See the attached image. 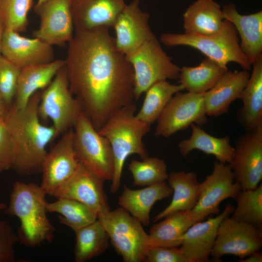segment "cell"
Instances as JSON below:
<instances>
[{
	"label": "cell",
	"mask_w": 262,
	"mask_h": 262,
	"mask_svg": "<svg viewBox=\"0 0 262 262\" xmlns=\"http://www.w3.org/2000/svg\"><path fill=\"white\" fill-rule=\"evenodd\" d=\"M1 55L19 69L46 64L54 60L52 46L37 38H28L19 33L5 30L1 45Z\"/></svg>",
	"instance_id": "ac0fdd59"
},
{
	"label": "cell",
	"mask_w": 262,
	"mask_h": 262,
	"mask_svg": "<svg viewBox=\"0 0 262 262\" xmlns=\"http://www.w3.org/2000/svg\"><path fill=\"white\" fill-rule=\"evenodd\" d=\"M82 107L69 88L65 66L40 93L38 111L40 119H49L56 137L73 128Z\"/></svg>",
	"instance_id": "9c48e42d"
},
{
	"label": "cell",
	"mask_w": 262,
	"mask_h": 262,
	"mask_svg": "<svg viewBox=\"0 0 262 262\" xmlns=\"http://www.w3.org/2000/svg\"><path fill=\"white\" fill-rule=\"evenodd\" d=\"M184 33L211 35L219 32L224 19L222 9L213 0H197L183 14Z\"/></svg>",
	"instance_id": "d4e9b609"
},
{
	"label": "cell",
	"mask_w": 262,
	"mask_h": 262,
	"mask_svg": "<svg viewBox=\"0 0 262 262\" xmlns=\"http://www.w3.org/2000/svg\"><path fill=\"white\" fill-rule=\"evenodd\" d=\"M172 193V188L165 181L137 190L124 185L118 203L142 225L148 226L153 205L158 201L168 198Z\"/></svg>",
	"instance_id": "603a6c76"
},
{
	"label": "cell",
	"mask_w": 262,
	"mask_h": 262,
	"mask_svg": "<svg viewBox=\"0 0 262 262\" xmlns=\"http://www.w3.org/2000/svg\"><path fill=\"white\" fill-rule=\"evenodd\" d=\"M46 195L40 185L34 183L16 181L13 184L9 204L3 211L19 219L17 235L25 246L35 247L54 238L55 229L47 215Z\"/></svg>",
	"instance_id": "3957f363"
},
{
	"label": "cell",
	"mask_w": 262,
	"mask_h": 262,
	"mask_svg": "<svg viewBox=\"0 0 262 262\" xmlns=\"http://www.w3.org/2000/svg\"><path fill=\"white\" fill-rule=\"evenodd\" d=\"M190 137L180 142L178 147L181 155L185 156L194 149L199 150L215 157L218 162L229 164L234 154V147L230 143V137H216L208 134L199 125L192 124Z\"/></svg>",
	"instance_id": "83f0119b"
},
{
	"label": "cell",
	"mask_w": 262,
	"mask_h": 262,
	"mask_svg": "<svg viewBox=\"0 0 262 262\" xmlns=\"http://www.w3.org/2000/svg\"><path fill=\"white\" fill-rule=\"evenodd\" d=\"M5 30V28L4 24L0 17V56L1 55V45Z\"/></svg>",
	"instance_id": "7bdbcfd3"
},
{
	"label": "cell",
	"mask_w": 262,
	"mask_h": 262,
	"mask_svg": "<svg viewBox=\"0 0 262 262\" xmlns=\"http://www.w3.org/2000/svg\"><path fill=\"white\" fill-rule=\"evenodd\" d=\"M64 65V60L58 59L21 69L12 105L17 109L25 107L32 96L40 89H45Z\"/></svg>",
	"instance_id": "cb8c5ba5"
},
{
	"label": "cell",
	"mask_w": 262,
	"mask_h": 262,
	"mask_svg": "<svg viewBox=\"0 0 262 262\" xmlns=\"http://www.w3.org/2000/svg\"><path fill=\"white\" fill-rule=\"evenodd\" d=\"M250 75L246 70L224 73L213 87L204 93L207 115L218 116L227 113L231 103L240 98Z\"/></svg>",
	"instance_id": "7402d4cb"
},
{
	"label": "cell",
	"mask_w": 262,
	"mask_h": 262,
	"mask_svg": "<svg viewBox=\"0 0 262 262\" xmlns=\"http://www.w3.org/2000/svg\"><path fill=\"white\" fill-rule=\"evenodd\" d=\"M126 5L125 0H72L74 29L112 27Z\"/></svg>",
	"instance_id": "ffe728a7"
},
{
	"label": "cell",
	"mask_w": 262,
	"mask_h": 262,
	"mask_svg": "<svg viewBox=\"0 0 262 262\" xmlns=\"http://www.w3.org/2000/svg\"><path fill=\"white\" fill-rule=\"evenodd\" d=\"M47 0H38L37 4H40L43 2H44Z\"/></svg>",
	"instance_id": "f6af8a7d"
},
{
	"label": "cell",
	"mask_w": 262,
	"mask_h": 262,
	"mask_svg": "<svg viewBox=\"0 0 262 262\" xmlns=\"http://www.w3.org/2000/svg\"><path fill=\"white\" fill-rule=\"evenodd\" d=\"M144 262H188V261L180 247L153 246L148 250Z\"/></svg>",
	"instance_id": "ab89813d"
},
{
	"label": "cell",
	"mask_w": 262,
	"mask_h": 262,
	"mask_svg": "<svg viewBox=\"0 0 262 262\" xmlns=\"http://www.w3.org/2000/svg\"><path fill=\"white\" fill-rule=\"evenodd\" d=\"M229 164L242 190L258 186L262 179V125L237 139Z\"/></svg>",
	"instance_id": "9a60e30c"
},
{
	"label": "cell",
	"mask_w": 262,
	"mask_h": 262,
	"mask_svg": "<svg viewBox=\"0 0 262 262\" xmlns=\"http://www.w3.org/2000/svg\"><path fill=\"white\" fill-rule=\"evenodd\" d=\"M224 19L232 23L240 39V48L251 65L262 56V11L242 15L235 5H225L222 9Z\"/></svg>",
	"instance_id": "44dd1931"
},
{
	"label": "cell",
	"mask_w": 262,
	"mask_h": 262,
	"mask_svg": "<svg viewBox=\"0 0 262 262\" xmlns=\"http://www.w3.org/2000/svg\"><path fill=\"white\" fill-rule=\"evenodd\" d=\"M109 29L75 30L64 60L71 92L98 131L135 100L132 68Z\"/></svg>",
	"instance_id": "6da1fadb"
},
{
	"label": "cell",
	"mask_w": 262,
	"mask_h": 262,
	"mask_svg": "<svg viewBox=\"0 0 262 262\" xmlns=\"http://www.w3.org/2000/svg\"><path fill=\"white\" fill-rule=\"evenodd\" d=\"M168 185L173 190L170 203L161 212L153 217V222L177 211H191L198 198L199 182L196 173L183 171H172L168 174Z\"/></svg>",
	"instance_id": "4316f807"
},
{
	"label": "cell",
	"mask_w": 262,
	"mask_h": 262,
	"mask_svg": "<svg viewBox=\"0 0 262 262\" xmlns=\"http://www.w3.org/2000/svg\"><path fill=\"white\" fill-rule=\"evenodd\" d=\"M247 258L245 259L240 260L239 261L241 262H262V255L258 251L254 252L251 253L248 256Z\"/></svg>",
	"instance_id": "b9f144b4"
},
{
	"label": "cell",
	"mask_w": 262,
	"mask_h": 262,
	"mask_svg": "<svg viewBox=\"0 0 262 262\" xmlns=\"http://www.w3.org/2000/svg\"><path fill=\"white\" fill-rule=\"evenodd\" d=\"M15 147L12 136L4 122L0 123V172L12 168Z\"/></svg>",
	"instance_id": "f35d334b"
},
{
	"label": "cell",
	"mask_w": 262,
	"mask_h": 262,
	"mask_svg": "<svg viewBox=\"0 0 262 262\" xmlns=\"http://www.w3.org/2000/svg\"><path fill=\"white\" fill-rule=\"evenodd\" d=\"M234 209L232 205L227 204L216 216L196 222L187 229L180 248L188 262L209 261L219 226L225 218L233 213Z\"/></svg>",
	"instance_id": "d6986e66"
},
{
	"label": "cell",
	"mask_w": 262,
	"mask_h": 262,
	"mask_svg": "<svg viewBox=\"0 0 262 262\" xmlns=\"http://www.w3.org/2000/svg\"><path fill=\"white\" fill-rule=\"evenodd\" d=\"M207 116L204 93L178 92L157 119L155 135L168 137L192 124L203 125L207 123Z\"/></svg>",
	"instance_id": "8fae6325"
},
{
	"label": "cell",
	"mask_w": 262,
	"mask_h": 262,
	"mask_svg": "<svg viewBox=\"0 0 262 262\" xmlns=\"http://www.w3.org/2000/svg\"><path fill=\"white\" fill-rule=\"evenodd\" d=\"M234 180L229 164L214 162L212 173L199 183L198 200L190 212L195 223L203 221L210 215L218 214L219 205L223 201L229 198H235L242 188Z\"/></svg>",
	"instance_id": "30bf717a"
},
{
	"label": "cell",
	"mask_w": 262,
	"mask_h": 262,
	"mask_svg": "<svg viewBox=\"0 0 262 262\" xmlns=\"http://www.w3.org/2000/svg\"><path fill=\"white\" fill-rule=\"evenodd\" d=\"M190 211H180L172 213L161 222L153 225L148 236L151 247H178L180 246L183 235L195 222Z\"/></svg>",
	"instance_id": "f1b7e54d"
},
{
	"label": "cell",
	"mask_w": 262,
	"mask_h": 262,
	"mask_svg": "<svg viewBox=\"0 0 262 262\" xmlns=\"http://www.w3.org/2000/svg\"><path fill=\"white\" fill-rule=\"evenodd\" d=\"M62 134L47 152L42 165L40 186L46 195L53 196L72 177L80 164L74 147L73 128Z\"/></svg>",
	"instance_id": "4fadbf2b"
},
{
	"label": "cell",
	"mask_w": 262,
	"mask_h": 262,
	"mask_svg": "<svg viewBox=\"0 0 262 262\" xmlns=\"http://www.w3.org/2000/svg\"><path fill=\"white\" fill-rule=\"evenodd\" d=\"M228 70V67L206 57L197 66L180 67L179 82L189 92L203 94L211 89Z\"/></svg>",
	"instance_id": "f546056e"
},
{
	"label": "cell",
	"mask_w": 262,
	"mask_h": 262,
	"mask_svg": "<svg viewBox=\"0 0 262 262\" xmlns=\"http://www.w3.org/2000/svg\"><path fill=\"white\" fill-rule=\"evenodd\" d=\"M252 72L240 98L243 106L238 120L247 131H251L262 125V56L254 61Z\"/></svg>",
	"instance_id": "484cf974"
},
{
	"label": "cell",
	"mask_w": 262,
	"mask_h": 262,
	"mask_svg": "<svg viewBox=\"0 0 262 262\" xmlns=\"http://www.w3.org/2000/svg\"><path fill=\"white\" fill-rule=\"evenodd\" d=\"M20 69L0 56V94L11 107L14 100Z\"/></svg>",
	"instance_id": "8d00e7d4"
},
{
	"label": "cell",
	"mask_w": 262,
	"mask_h": 262,
	"mask_svg": "<svg viewBox=\"0 0 262 262\" xmlns=\"http://www.w3.org/2000/svg\"><path fill=\"white\" fill-rule=\"evenodd\" d=\"M149 14L141 9L139 0L126 4L112 27L119 51L127 55L155 36L149 27Z\"/></svg>",
	"instance_id": "2e32d148"
},
{
	"label": "cell",
	"mask_w": 262,
	"mask_h": 262,
	"mask_svg": "<svg viewBox=\"0 0 262 262\" xmlns=\"http://www.w3.org/2000/svg\"><path fill=\"white\" fill-rule=\"evenodd\" d=\"M74 232V257L77 262H85L97 257L109 246L108 234L98 219Z\"/></svg>",
	"instance_id": "4dcf8cb0"
},
{
	"label": "cell",
	"mask_w": 262,
	"mask_h": 262,
	"mask_svg": "<svg viewBox=\"0 0 262 262\" xmlns=\"http://www.w3.org/2000/svg\"><path fill=\"white\" fill-rule=\"evenodd\" d=\"M125 57L133 71L135 100L154 83L179 79L180 67L172 62L155 35Z\"/></svg>",
	"instance_id": "52a82bcc"
},
{
	"label": "cell",
	"mask_w": 262,
	"mask_h": 262,
	"mask_svg": "<svg viewBox=\"0 0 262 262\" xmlns=\"http://www.w3.org/2000/svg\"><path fill=\"white\" fill-rule=\"evenodd\" d=\"M18 242L17 233L11 224L7 221L0 219V262H14V247Z\"/></svg>",
	"instance_id": "74e56055"
},
{
	"label": "cell",
	"mask_w": 262,
	"mask_h": 262,
	"mask_svg": "<svg viewBox=\"0 0 262 262\" xmlns=\"http://www.w3.org/2000/svg\"><path fill=\"white\" fill-rule=\"evenodd\" d=\"M184 89L181 84H171L167 80L154 83L145 92L144 102L136 117L151 126L157 120L172 97Z\"/></svg>",
	"instance_id": "1f68e13d"
},
{
	"label": "cell",
	"mask_w": 262,
	"mask_h": 262,
	"mask_svg": "<svg viewBox=\"0 0 262 262\" xmlns=\"http://www.w3.org/2000/svg\"><path fill=\"white\" fill-rule=\"evenodd\" d=\"M98 220L124 262L145 261L150 247L149 239L138 220L121 207L99 215Z\"/></svg>",
	"instance_id": "8992f818"
},
{
	"label": "cell",
	"mask_w": 262,
	"mask_h": 262,
	"mask_svg": "<svg viewBox=\"0 0 262 262\" xmlns=\"http://www.w3.org/2000/svg\"><path fill=\"white\" fill-rule=\"evenodd\" d=\"M235 199L237 202L232 216L261 229L262 226V185L253 189L242 190Z\"/></svg>",
	"instance_id": "836d02e7"
},
{
	"label": "cell",
	"mask_w": 262,
	"mask_h": 262,
	"mask_svg": "<svg viewBox=\"0 0 262 262\" xmlns=\"http://www.w3.org/2000/svg\"><path fill=\"white\" fill-rule=\"evenodd\" d=\"M128 169L136 186H147L165 181L168 176L164 160L157 157H147L142 161L132 160Z\"/></svg>",
	"instance_id": "e575fe53"
},
{
	"label": "cell",
	"mask_w": 262,
	"mask_h": 262,
	"mask_svg": "<svg viewBox=\"0 0 262 262\" xmlns=\"http://www.w3.org/2000/svg\"><path fill=\"white\" fill-rule=\"evenodd\" d=\"M10 108L0 94V123L5 121Z\"/></svg>",
	"instance_id": "60d3db41"
},
{
	"label": "cell",
	"mask_w": 262,
	"mask_h": 262,
	"mask_svg": "<svg viewBox=\"0 0 262 262\" xmlns=\"http://www.w3.org/2000/svg\"><path fill=\"white\" fill-rule=\"evenodd\" d=\"M33 4V0H0V17L5 30L25 31Z\"/></svg>",
	"instance_id": "d590c367"
},
{
	"label": "cell",
	"mask_w": 262,
	"mask_h": 262,
	"mask_svg": "<svg viewBox=\"0 0 262 262\" xmlns=\"http://www.w3.org/2000/svg\"><path fill=\"white\" fill-rule=\"evenodd\" d=\"M40 93H35L23 108L12 105L4 121L15 147L12 168L22 176L41 172L47 146L56 137L53 126L41 122L38 111Z\"/></svg>",
	"instance_id": "7a4b0ae2"
},
{
	"label": "cell",
	"mask_w": 262,
	"mask_h": 262,
	"mask_svg": "<svg viewBox=\"0 0 262 262\" xmlns=\"http://www.w3.org/2000/svg\"><path fill=\"white\" fill-rule=\"evenodd\" d=\"M134 103L120 109L98 131L108 140L113 152L114 169L110 188L113 194L120 188L127 158L132 154H137L142 159L148 157L143 138L149 131L150 125L138 119Z\"/></svg>",
	"instance_id": "277c9868"
},
{
	"label": "cell",
	"mask_w": 262,
	"mask_h": 262,
	"mask_svg": "<svg viewBox=\"0 0 262 262\" xmlns=\"http://www.w3.org/2000/svg\"><path fill=\"white\" fill-rule=\"evenodd\" d=\"M73 129L74 147L79 163L105 181H111L114 163L110 144L99 133L82 109Z\"/></svg>",
	"instance_id": "ba28073f"
},
{
	"label": "cell",
	"mask_w": 262,
	"mask_h": 262,
	"mask_svg": "<svg viewBox=\"0 0 262 262\" xmlns=\"http://www.w3.org/2000/svg\"><path fill=\"white\" fill-rule=\"evenodd\" d=\"M47 212L57 213L59 221L74 231L98 219V215L85 205L73 199L59 198L46 202Z\"/></svg>",
	"instance_id": "d6a6232c"
},
{
	"label": "cell",
	"mask_w": 262,
	"mask_h": 262,
	"mask_svg": "<svg viewBox=\"0 0 262 262\" xmlns=\"http://www.w3.org/2000/svg\"><path fill=\"white\" fill-rule=\"evenodd\" d=\"M71 2L72 0H47L36 3L34 10L40 25L33 37L52 46L68 43L74 34Z\"/></svg>",
	"instance_id": "5bb4252c"
},
{
	"label": "cell",
	"mask_w": 262,
	"mask_h": 262,
	"mask_svg": "<svg viewBox=\"0 0 262 262\" xmlns=\"http://www.w3.org/2000/svg\"><path fill=\"white\" fill-rule=\"evenodd\" d=\"M6 205H7L3 202L0 203V212L2 211H3L4 208L6 207Z\"/></svg>",
	"instance_id": "ee69618b"
},
{
	"label": "cell",
	"mask_w": 262,
	"mask_h": 262,
	"mask_svg": "<svg viewBox=\"0 0 262 262\" xmlns=\"http://www.w3.org/2000/svg\"><path fill=\"white\" fill-rule=\"evenodd\" d=\"M262 246L261 229L228 216L220 224L211 255L217 262L226 254L242 260Z\"/></svg>",
	"instance_id": "7c38bea8"
},
{
	"label": "cell",
	"mask_w": 262,
	"mask_h": 262,
	"mask_svg": "<svg viewBox=\"0 0 262 262\" xmlns=\"http://www.w3.org/2000/svg\"><path fill=\"white\" fill-rule=\"evenodd\" d=\"M104 181L80 163L76 172L54 197L78 201L90 208L98 217L110 210L104 190Z\"/></svg>",
	"instance_id": "e0dca14e"
},
{
	"label": "cell",
	"mask_w": 262,
	"mask_h": 262,
	"mask_svg": "<svg viewBox=\"0 0 262 262\" xmlns=\"http://www.w3.org/2000/svg\"><path fill=\"white\" fill-rule=\"evenodd\" d=\"M160 41L168 47H191L225 67H227L229 63L234 62L239 64L243 70H249L252 68V65L240 48L235 28L226 19L221 30L214 34L164 33L160 37Z\"/></svg>",
	"instance_id": "5b68a950"
}]
</instances>
